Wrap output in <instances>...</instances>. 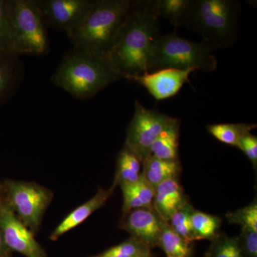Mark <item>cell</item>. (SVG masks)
Listing matches in <instances>:
<instances>
[{
    "mask_svg": "<svg viewBox=\"0 0 257 257\" xmlns=\"http://www.w3.org/2000/svg\"><path fill=\"white\" fill-rule=\"evenodd\" d=\"M158 19L147 9L145 1H135L114 43L102 58L121 79L148 72L152 47L160 36Z\"/></svg>",
    "mask_w": 257,
    "mask_h": 257,
    "instance_id": "1",
    "label": "cell"
},
{
    "mask_svg": "<svg viewBox=\"0 0 257 257\" xmlns=\"http://www.w3.org/2000/svg\"><path fill=\"white\" fill-rule=\"evenodd\" d=\"M134 3L95 0L82 23L67 35L72 49L102 59L114 43Z\"/></svg>",
    "mask_w": 257,
    "mask_h": 257,
    "instance_id": "2",
    "label": "cell"
},
{
    "mask_svg": "<svg viewBox=\"0 0 257 257\" xmlns=\"http://www.w3.org/2000/svg\"><path fill=\"white\" fill-rule=\"evenodd\" d=\"M121 79L102 59L72 49L64 55L50 79L56 87L84 101Z\"/></svg>",
    "mask_w": 257,
    "mask_h": 257,
    "instance_id": "3",
    "label": "cell"
},
{
    "mask_svg": "<svg viewBox=\"0 0 257 257\" xmlns=\"http://www.w3.org/2000/svg\"><path fill=\"white\" fill-rule=\"evenodd\" d=\"M240 5L234 0H192L184 26L216 50L231 47L237 37Z\"/></svg>",
    "mask_w": 257,
    "mask_h": 257,
    "instance_id": "4",
    "label": "cell"
},
{
    "mask_svg": "<svg viewBox=\"0 0 257 257\" xmlns=\"http://www.w3.org/2000/svg\"><path fill=\"white\" fill-rule=\"evenodd\" d=\"M215 50L209 44L189 41L175 32L160 35L152 47L148 72L167 68L214 72L217 67V59L213 55Z\"/></svg>",
    "mask_w": 257,
    "mask_h": 257,
    "instance_id": "5",
    "label": "cell"
},
{
    "mask_svg": "<svg viewBox=\"0 0 257 257\" xmlns=\"http://www.w3.org/2000/svg\"><path fill=\"white\" fill-rule=\"evenodd\" d=\"M12 52L18 56L46 55L50 38L37 0H6Z\"/></svg>",
    "mask_w": 257,
    "mask_h": 257,
    "instance_id": "6",
    "label": "cell"
},
{
    "mask_svg": "<svg viewBox=\"0 0 257 257\" xmlns=\"http://www.w3.org/2000/svg\"><path fill=\"white\" fill-rule=\"evenodd\" d=\"M5 201L27 227L36 234L53 193L32 182L5 180L2 184Z\"/></svg>",
    "mask_w": 257,
    "mask_h": 257,
    "instance_id": "7",
    "label": "cell"
},
{
    "mask_svg": "<svg viewBox=\"0 0 257 257\" xmlns=\"http://www.w3.org/2000/svg\"><path fill=\"white\" fill-rule=\"evenodd\" d=\"M177 118L149 109L137 100L133 119L126 130V145L142 162L150 155V149L159 135Z\"/></svg>",
    "mask_w": 257,
    "mask_h": 257,
    "instance_id": "8",
    "label": "cell"
},
{
    "mask_svg": "<svg viewBox=\"0 0 257 257\" xmlns=\"http://www.w3.org/2000/svg\"><path fill=\"white\" fill-rule=\"evenodd\" d=\"M0 228L5 242L11 251L22 253L26 257H47L33 233L22 222L5 201L0 197Z\"/></svg>",
    "mask_w": 257,
    "mask_h": 257,
    "instance_id": "9",
    "label": "cell"
},
{
    "mask_svg": "<svg viewBox=\"0 0 257 257\" xmlns=\"http://www.w3.org/2000/svg\"><path fill=\"white\" fill-rule=\"evenodd\" d=\"M47 28L69 34L82 23L95 0H37Z\"/></svg>",
    "mask_w": 257,
    "mask_h": 257,
    "instance_id": "10",
    "label": "cell"
},
{
    "mask_svg": "<svg viewBox=\"0 0 257 257\" xmlns=\"http://www.w3.org/2000/svg\"><path fill=\"white\" fill-rule=\"evenodd\" d=\"M195 69L167 68L146 72L139 75L126 76L124 79L143 86L157 101L165 100L175 96Z\"/></svg>",
    "mask_w": 257,
    "mask_h": 257,
    "instance_id": "11",
    "label": "cell"
},
{
    "mask_svg": "<svg viewBox=\"0 0 257 257\" xmlns=\"http://www.w3.org/2000/svg\"><path fill=\"white\" fill-rule=\"evenodd\" d=\"M165 223L152 208H140L123 214L119 227L152 248L158 246Z\"/></svg>",
    "mask_w": 257,
    "mask_h": 257,
    "instance_id": "12",
    "label": "cell"
},
{
    "mask_svg": "<svg viewBox=\"0 0 257 257\" xmlns=\"http://www.w3.org/2000/svg\"><path fill=\"white\" fill-rule=\"evenodd\" d=\"M25 67L20 56L0 52V107L15 95L25 78Z\"/></svg>",
    "mask_w": 257,
    "mask_h": 257,
    "instance_id": "13",
    "label": "cell"
},
{
    "mask_svg": "<svg viewBox=\"0 0 257 257\" xmlns=\"http://www.w3.org/2000/svg\"><path fill=\"white\" fill-rule=\"evenodd\" d=\"M187 203L184 189L177 179H168L155 187L153 209L166 222Z\"/></svg>",
    "mask_w": 257,
    "mask_h": 257,
    "instance_id": "14",
    "label": "cell"
},
{
    "mask_svg": "<svg viewBox=\"0 0 257 257\" xmlns=\"http://www.w3.org/2000/svg\"><path fill=\"white\" fill-rule=\"evenodd\" d=\"M116 187V184L113 183L110 188L98 189V192L92 199L79 206L64 218L62 222L52 231L50 239L52 241L58 239L67 231L73 229L84 222L94 211L105 204L108 199L114 194Z\"/></svg>",
    "mask_w": 257,
    "mask_h": 257,
    "instance_id": "15",
    "label": "cell"
},
{
    "mask_svg": "<svg viewBox=\"0 0 257 257\" xmlns=\"http://www.w3.org/2000/svg\"><path fill=\"white\" fill-rule=\"evenodd\" d=\"M123 194V214L133 209L152 208L155 188L143 176L138 182L119 185Z\"/></svg>",
    "mask_w": 257,
    "mask_h": 257,
    "instance_id": "16",
    "label": "cell"
},
{
    "mask_svg": "<svg viewBox=\"0 0 257 257\" xmlns=\"http://www.w3.org/2000/svg\"><path fill=\"white\" fill-rule=\"evenodd\" d=\"M181 171L179 161L160 160L150 155L143 162L142 176L155 188L166 180L177 179Z\"/></svg>",
    "mask_w": 257,
    "mask_h": 257,
    "instance_id": "17",
    "label": "cell"
},
{
    "mask_svg": "<svg viewBox=\"0 0 257 257\" xmlns=\"http://www.w3.org/2000/svg\"><path fill=\"white\" fill-rule=\"evenodd\" d=\"M192 0H150L145 1L147 9L157 18L170 22L174 27L184 26Z\"/></svg>",
    "mask_w": 257,
    "mask_h": 257,
    "instance_id": "18",
    "label": "cell"
},
{
    "mask_svg": "<svg viewBox=\"0 0 257 257\" xmlns=\"http://www.w3.org/2000/svg\"><path fill=\"white\" fill-rule=\"evenodd\" d=\"M180 121L178 119L167 126L150 149V155L169 161H179V140Z\"/></svg>",
    "mask_w": 257,
    "mask_h": 257,
    "instance_id": "19",
    "label": "cell"
},
{
    "mask_svg": "<svg viewBox=\"0 0 257 257\" xmlns=\"http://www.w3.org/2000/svg\"><path fill=\"white\" fill-rule=\"evenodd\" d=\"M143 162L126 145H124L116 158L114 182L117 185L138 182L142 177Z\"/></svg>",
    "mask_w": 257,
    "mask_h": 257,
    "instance_id": "20",
    "label": "cell"
},
{
    "mask_svg": "<svg viewBox=\"0 0 257 257\" xmlns=\"http://www.w3.org/2000/svg\"><path fill=\"white\" fill-rule=\"evenodd\" d=\"M256 124L244 123H226L207 125L208 132L221 143L238 147L243 137L251 133Z\"/></svg>",
    "mask_w": 257,
    "mask_h": 257,
    "instance_id": "21",
    "label": "cell"
},
{
    "mask_svg": "<svg viewBox=\"0 0 257 257\" xmlns=\"http://www.w3.org/2000/svg\"><path fill=\"white\" fill-rule=\"evenodd\" d=\"M158 246L167 255V257H192V243L189 242L176 233L166 222L161 234Z\"/></svg>",
    "mask_w": 257,
    "mask_h": 257,
    "instance_id": "22",
    "label": "cell"
},
{
    "mask_svg": "<svg viewBox=\"0 0 257 257\" xmlns=\"http://www.w3.org/2000/svg\"><path fill=\"white\" fill-rule=\"evenodd\" d=\"M221 219L199 211H193L192 224L194 239H209L213 241L219 235Z\"/></svg>",
    "mask_w": 257,
    "mask_h": 257,
    "instance_id": "23",
    "label": "cell"
},
{
    "mask_svg": "<svg viewBox=\"0 0 257 257\" xmlns=\"http://www.w3.org/2000/svg\"><path fill=\"white\" fill-rule=\"evenodd\" d=\"M194 210L192 206L189 202L187 203L168 221V224L176 233L192 243L195 240L192 224V214Z\"/></svg>",
    "mask_w": 257,
    "mask_h": 257,
    "instance_id": "24",
    "label": "cell"
},
{
    "mask_svg": "<svg viewBox=\"0 0 257 257\" xmlns=\"http://www.w3.org/2000/svg\"><path fill=\"white\" fill-rule=\"evenodd\" d=\"M211 241L205 257H244L237 237L219 234Z\"/></svg>",
    "mask_w": 257,
    "mask_h": 257,
    "instance_id": "25",
    "label": "cell"
},
{
    "mask_svg": "<svg viewBox=\"0 0 257 257\" xmlns=\"http://www.w3.org/2000/svg\"><path fill=\"white\" fill-rule=\"evenodd\" d=\"M152 248L135 239L130 237L119 245L113 246L101 253V257H140L151 254Z\"/></svg>",
    "mask_w": 257,
    "mask_h": 257,
    "instance_id": "26",
    "label": "cell"
},
{
    "mask_svg": "<svg viewBox=\"0 0 257 257\" xmlns=\"http://www.w3.org/2000/svg\"><path fill=\"white\" fill-rule=\"evenodd\" d=\"M229 224H238L242 227L257 231V204L256 201L249 205L226 215Z\"/></svg>",
    "mask_w": 257,
    "mask_h": 257,
    "instance_id": "27",
    "label": "cell"
},
{
    "mask_svg": "<svg viewBox=\"0 0 257 257\" xmlns=\"http://www.w3.org/2000/svg\"><path fill=\"white\" fill-rule=\"evenodd\" d=\"M0 52H12V39L6 0H0Z\"/></svg>",
    "mask_w": 257,
    "mask_h": 257,
    "instance_id": "28",
    "label": "cell"
},
{
    "mask_svg": "<svg viewBox=\"0 0 257 257\" xmlns=\"http://www.w3.org/2000/svg\"><path fill=\"white\" fill-rule=\"evenodd\" d=\"M237 239L244 257H257V231L242 227Z\"/></svg>",
    "mask_w": 257,
    "mask_h": 257,
    "instance_id": "29",
    "label": "cell"
},
{
    "mask_svg": "<svg viewBox=\"0 0 257 257\" xmlns=\"http://www.w3.org/2000/svg\"><path fill=\"white\" fill-rule=\"evenodd\" d=\"M238 149L241 150L251 161L253 168L256 170L257 166V138L248 133L240 140Z\"/></svg>",
    "mask_w": 257,
    "mask_h": 257,
    "instance_id": "30",
    "label": "cell"
},
{
    "mask_svg": "<svg viewBox=\"0 0 257 257\" xmlns=\"http://www.w3.org/2000/svg\"><path fill=\"white\" fill-rule=\"evenodd\" d=\"M0 257H12V251L7 246L0 228Z\"/></svg>",
    "mask_w": 257,
    "mask_h": 257,
    "instance_id": "31",
    "label": "cell"
},
{
    "mask_svg": "<svg viewBox=\"0 0 257 257\" xmlns=\"http://www.w3.org/2000/svg\"><path fill=\"white\" fill-rule=\"evenodd\" d=\"M140 257H154L153 253H151V254L146 255V256H143Z\"/></svg>",
    "mask_w": 257,
    "mask_h": 257,
    "instance_id": "32",
    "label": "cell"
},
{
    "mask_svg": "<svg viewBox=\"0 0 257 257\" xmlns=\"http://www.w3.org/2000/svg\"><path fill=\"white\" fill-rule=\"evenodd\" d=\"M2 194H3V187L0 185V197H1Z\"/></svg>",
    "mask_w": 257,
    "mask_h": 257,
    "instance_id": "33",
    "label": "cell"
},
{
    "mask_svg": "<svg viewBox=\"0 0 257 257\" xmlns=\"http://www.w3.org/2000/svg\"><path fill=\"white\" fill-rule=\"evenodd\" d=\"M95 257H101V256H95Z\"/></svg>",
    "mask_w": 257,
    "mask_h": 257,
    "instance_id": "34",
    "label": "cell"
}]
</instances>
